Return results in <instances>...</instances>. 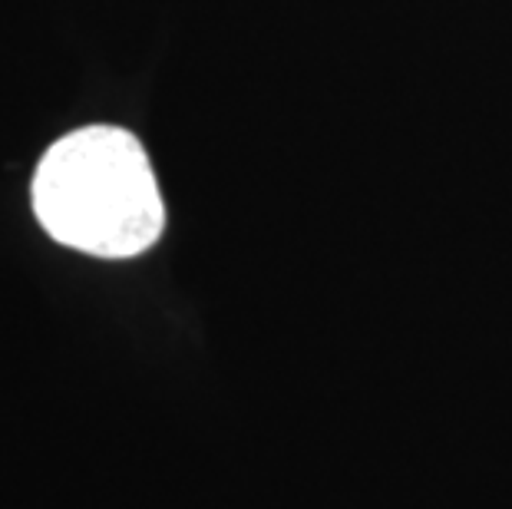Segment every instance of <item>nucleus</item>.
<instances>
[{
	"mask_svg": "<svg viewBox=\"0 0 512 509\" xmlns=\"http://www.w3.org/2000/svg\"><path fill=\"white\" fill-rule=\"evenodd\" d=\"M30 199L53 242L93 258H136L166 229L152 162L119 126H83L57 139L37 162Z\"/></svg>",
	"mask_w": 512,
	"mask_h": 509,
	"instance_id": "nucleus-1",
	"label": "nucleus"
}]
</instances>
